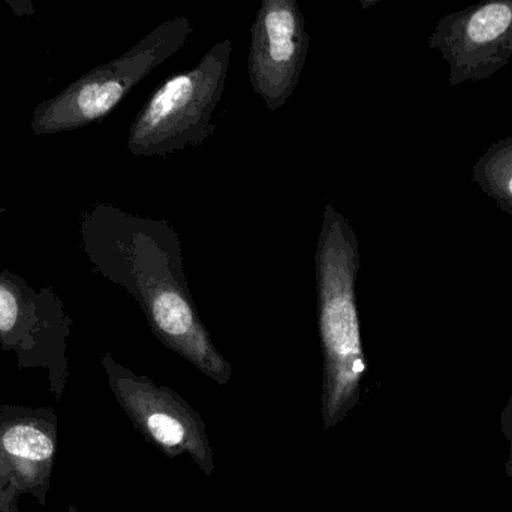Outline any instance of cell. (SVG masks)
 <instances>
[{
	"instance_id": "cell-11",
	"label": "cell",
	"mask_w": 512,
	"mask_h": 512,
	"mask_svg": "<svg viewBox=\"0 0 512 512\" xmlns=\"http://www.w3.org/2000/svg\"><path fill=\"white\" fill-rule=\"evenodd\" d=\"M0 3H5L12 14L17 17H33L36 14L35 3L33 0H0Z\"/></svg>"
},
{
	"instance_id": "cell-1",
	"label": "cell",
	"mask_w": 512,
	"mask_h": 512,
	"mask_svg": "<svg viewBox=\"0 0 512 512\" xmlns=\"http://www.w3.org/2000/svg\"><path fill=\"white\" fill-rule=\"evenodd\" d=\"M81 246L102 277L135 298L162 345L218 384L231 381L233 366L198 313L182 242L170 222L96 204L81 218Z\"/></svg>"
},
{
	"instance_id": "cell-5",
	"label": "cell",
	"mask_w": 512,
	"mask_h": 512,
	"mask_svg": "<svg viewBox=\"0 0 512 512\" xmlns=\"http://www.w3.org/2000/svg\"><path fill=\"white\" fill-rule=\"evenodd\" d=\"M72 325L74 321L51 286L35 291L18 274L0 271V349L14 352L21 370H48L57 397L68 381L66 345Z\"/></svg>"
},
{
	"instance_id": "cell-9",
	"label": "cell",
	"mask_w": 512,
	"mask_h": 512,
	"mask_svg": "<svg viewBox=\"0 0 512 512\" xmlns=\"http://www.w3.org/2000/svg\"><path fill=\"white\" fill-rule=\"evenodd\" d=\"M59 421L53 409L0 405V451L18 493L45 504L57 451Z\"/></svg>"
},
{
	"instance_id": "cell-3",
	"label": "cell",
	"mask_w": 512,
	"mask_h": 512,
	"mask_svg": "<svg viewBox=\"0 0 512 512\" xmlns=\"http://www.w3.org/2000/svg\"><path fill=\"white\" fill-rule=\"evenodd\" d=\"M233 39L216 42L197 66L165 80L152 93L129 129L134 156H168L203 146L216 125L213 113L224 96L233 59Z\"/></svg>"
},
{
	"instance_id": "cell-8",
	"label": "cell",
	"mask_w": 512,
	"mask_h": 512,
	"mask_svg": "<svg viewBox=\"0 0 512 512\" xmlns=\"http://www.w3.org/2000/svg\"><path fill=\"white\" fill-rule=\"evenodd\" d=\"M101 363L122 408L156 442L168 448L180 447L189 441L200 442L203 424L182 397L170 388L158 387L147 376L135 375L128 367L117 363L110 352L102 355Z\"/></svg>"
},
{
	"instance_id": "cell-12",
	"label": "cell",
	"mask_w": 512,
	"mask_h": 512,
	"mask_svg": "<svg viewBox=\"0 0 512 512\" xmlns=\"http://www.w3.org/2000/svg\"><path fill=\"white\" fill-rule=\"evenodd\" d=\"M502 427H504L505 435L510 439L511 444V471H512V397L510 402L505 406L504 412H502Z\"/></svg>"
},
{
	"instance_id": "cell-13",
	"label": "cell",
	"mask_w": 512,
	"mask_h": 512,
	"mask_svg": "<svg viewBox=\"0 0 512 512\" xmlns=\"http://www.w3.org/2000/svg\"><path fill=\"white\" fill-rule=\"evenodd\" d=\"M384 2V0H358L360 3L361 9H370L372 6L378 5V3Z\"/></svg>"
},
{
	"instance_id": "cell-2",
	"label": "cell",
	"mask_w": 512,
	"mask_h": 512,
	"mask_svg": "<svg viewBox=\"0 0 512 512\" xmlns=\"http://www.w3.org/2000/svg\"><path fill=\"white\" fill-rule=\"evenodd\" d=\"M360 267L358 240L348 219L325 204L315 255L325 427L339 423L357 405L367 372L355 291Z\"/></svg>"
},
{
	"instance_id": "cell-14",
	"label": "cell",
	"mask_w": 512,
	"mask_h": 512,
	"mask_svg": "<svg viewBox=\"0 0 512 512\" xmlns=\"http://www.w3.org/2000/svg\"><path fill=\"white\" fill-rule=\"evenodd\" d=\"M68 512H78L74 507L69 508Z\"/></svg>"
},
{
	"instance_id": "cell-4",
	"label": "cell",
	"mask_w": 512,
	"mask_h": 512,
	"mask_svg": "<svg viewBox=\"0 0 512 512\" xmlns=\"http://www.w3.org/2000/svg\"><path fill=\"white\" fill-rule=\"evenodd\" d=\"M192 24L174 17L158 24L122 56L96 66L33 111V134L75 131L107 117L147 75L185 47Z\"/></svg>"
},
{
	"instance_id": "cell-7",
	"label": "cell",
	"mask_w": 512,
	"mask_h": 512,
	"mask_svg": "<svg viewBox=\"0 0 512 512\" xmlns=\"http://www.w3.org/2000/svg\"><path fill=\"white\" fill-rule=\"evenodd\" d=\"M310 35L298 0H261L251 27L248 71L252 90L276 113L300 83Z\"/></svg>"
},
{
	"instance_id": "cell-10",
	"label": "cell",
	"mask_w": 512,
	"mask_h": 512,
	"mask_svg": "<svg viewBox=\"0 0 512 512\" xmlns=\"http://www.w3.org/2000/svg\"><path fill=\"white\" fill-rule=\"evenodd\" d=\"M472 179L512 218V137L496 141L478 158Z\"/></svg>"
},
{
	"instance_id": "cell-6",
	"label": "cell",
	"mask_w": 512,
	"mask_h": 512,
	"mask_svg": "<svg viewBox=\"0 0 512 512\" xmlns=\"http://www.w3.org/2000/svg\"><path fill=\"white\" fill-rule=\"evenodd\" d=\"M427 44L448 63L451 87L493 77L512 60V0H481L444 15Z\"/></svg>"
}]
</instances>
